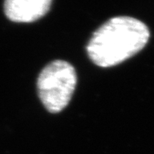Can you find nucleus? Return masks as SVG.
Segmentation results:
<instances>
[{
    "label": "nucleus",
    "instance_id": "obj_1",
    "mask_svg": "<svg viewBox=\"0 0 154 154\" xmlns=\"http://www.w3.org/2000/svg\"><path fill=\"white\" fill-rule=\"evenodd\" d=\"M149 38L150 32L144 22L134 17H116L94 32L87 51L96 65L112 67L143 49Z\"/></svg>",
    "mask_w": 154,
    "mask_h": 154
},
{
    "label": "nucleus",
    "instance_id": "obj_2",
    "mask_svg": "<svg viewBox=\"0 0 154 154\" xmlns=\"http://www.w3.org/2000/svg\"><path fill=\"white\" fill-rule=\"evenodd\" d=\"M77 82L75 68L66 61L56 60L42 69L38 77V94L46 110H63L69 103Z\"/></svg>",
    "mask_w": 154,
    "mask_h": 154
},
{
    "label": "nucleus",
    "instance_id": "obj_3",
    "mask_svg": "<svg viewBox=\"0 0 154 154\" xmlns=\"http://www.w3.org/2000/svg\"><path fill=\"white\" fill-rule=\"evenodd\" d=\"M52 0H5L6 17L15 22H33L49 11Z\"/></svg>",
    "mask_w": 154,
    "mask_h": 154
}]
</instances>
